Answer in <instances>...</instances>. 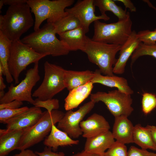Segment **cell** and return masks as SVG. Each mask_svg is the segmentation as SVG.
I'll list each match as a JSON object with an SVG mask.
<instances>
[{
	"instance_id": "4316f807",
	"label": "cell",
	"mask_w": 156,
	"mask_h": 156,
	"mask_svg": "<svg viewBox=\"0 0 156 156\" xmlns=\"http://www.w3.org/2000/svg\"><path fill=\"white\" fill-rule=\"evenodd\" d=\"M56 34L71 30L81 26L79 20L74 16L67 14L53 24Z\"/></svg>"
},
{
	"instance_id": "f546056e",
	"label": "cell",
	"mask_w": 156,
	"mask_h": 156,
	"mask_svg": "<svg viewBox=\"0 0 156 156\" xmlns=\"http://www.w3.org/2000/svg\"><path fill=\"white\" fill-rule=\"evenodd\" d=\"M142 107L144 114L150 113L156 107V95L148 92L144 93L142 98Z\"/></svg>"
},
{
	"instance_id": "d4e9b609",
	"label": "cell",
	"mask_w": 156,
	"mask_h": 156,
	"mask_svg": "<svg viewBox=\"0 0 156 156\" xmlns=\"http://www.w3.org/2000/svg\"><path fill=\"white\" fill-rule=\"evenodd\" d=\"M12 41L0 31V63L3 68V75L5 77L7 82L10 83L13 81L8 67L10 49Z\"/></svg>"
},
{
	"instance_id": "4fadbf2b",
	"label": "cell",
	"mask_w": 156,
	"mask_h": 156,
	"mask_svg": "<svg viewBox=\"0 0 156 156\" xmlns=\"http://www.w3.org/2000/svg\"><path fill=\"white\" fill-rule=\"evenodd\" d=\"M40 108L35 106L29 108L26 111L8 122L7 130L28 129L34 125L42 116Z\"/></svg>"
},
{
	"instance_id": "8992f818",
	"label": "cell",
	"mask_w": 156,
	"mask_h": 156,
	"mask_svg": "<svg viewBox=\"0 0 156 156\" xmlns=\"http://www.w3.org/2000/svg\"><path fill=\"white\" fill-rule=\"evenodd\" d=\"M64 114L58 109L43 112L38 122L24 133L17 150L21 151L28 149L44 140L50 133L53 126L58 123Z\"/></svg>"
},
{
	"instance_id": "2e32d148",
	"label": "cell",
	"mask_w": 156,
	"mask_h": 156,
	"mask_svg": "<svg viewBox=\"0 0 156 156\" xmlns=\"http://www.w3.org/2000/svg\"><path fill=\"white\" fill-rule=\"evenodd\" d=\"M112 132L109 131L96 136L86 139L84 150L91 153L104 156L106 150L115 142Z\"/></svg>"
},
{
	"instance_id": "9a60e30c",
	"label": "cell",
	"mask_w": 156,
	"mask_h": 156,
	"mask_svg": "<svg viewBox=\"0 0 156 156\" xmlns=\"http://www.w3.org/2000/svg\"><path fill=\"white\" fill-rule=\"evenodd\" d=\"M137 34L135 31L133 30L128 39L121 46L119 56L113 67L114 73L122 74L124 73L128 60L141 42Z\"/></svg>"
},
{
	"instance_id": "44dd1931",
	"label": "cell",
	"mask_w": 156,
	"mask_h": 156,
	"mask_svg": "<svg viewBox=\"0 0 156 156\" xmlns=\"http://www.w3.org/2000/svg\"><path fill=\"white\" fill-rule=\"evenodd\" d=\"M79 143V140H73L55 125L53 126L49 134L45 138L43 142L45 146L51 148L54 152L59 146L76 145Z\"/></svg>"
},
{
	"instance_id": "e0dca14e",
	"label": "cell",
	"mask_w": 156,
	"mask_h": 156,
	"mask_svg": "<svg viewBox=\"0 0 156 156\" xmlns=\"http://www.w3.org/2000/svg\"><path fill=\"white\" fill-rule=\"evenodd\" d=\"M134 128L128 117L121 115L115 117L112 133L116 141L125 144L133 143Z\"/></svg>"
},
{
	"instance_id": "b9f144b4",
	"label": "cell",
	"mask_w": 156,
	"mask_h": 156,
	"mask_svg": "<svg viewBox=\"0 0 156 156\" xmlns=\"http://www.w3.org/2000/svg\"><path fill=\"white\" fill-rule=\"evenodd\" d=\"M6 87L2 76H0V90L3 91Z\"/></svg>"
},
{
	"instance_id": "ee69618b",
	"label": "cell",
	"mask_w": 156,
	"mask_h": 156,
	"mask_svg": "<svg viewBox=\"0 0 156 156\" xmlns=\"http://www.w3.org/2000/svg\"><path fill=\"white\" fill-rule=\"evenodd\" d=\"M144 1H145V2H146L148 5L151 8H152L154 9L155 10H156V8H155L154 6L152 4V3L149 1L147 0H144Z\"/></svg>"
},
{
	"instance_id": "ba28073f",
	"label": "cell",
	"mask_w": 156,
	"mask_h": 156,
	"mask_svg": "<svg viewBox=\"0 0 156 156\" xmlns=\"http://www.w3.org/2000/svg\"><path fill=\"white\" fill-rule=\"evenodd\" d=\"M44 76L32 96L41 101L53 99L66 88L64 82L65 69L59 66L46 61L44 64Z\"/></svg>"
},
{
	"instance_id": "484cf974",
	"label": "cell",
	"mask_w": 156,
	"mask_h": 156,
	"mask_svg": "<svg viewBox=\"0 0 156 156\" xmlns=\"http://www.w3.org/2000/svg\"><path fill=\"white\" fill-rule=\"evenodd\" d=\"M94 4L99 8L101 14H105L106 11H110L118 18L119 21L125 19L130 15L126 9L124 10L117 5L114 0H94Z\"/></svg>"
},
{
	"instance_id": "6da1fadb",
	"label": "cell",
	"mask_w": 156,
	"mask_h": 156,
	"mask_svg": "<svg viewBox=\"0 0 156 156\" xmlns=\"http://www.w3.org/2000/svg\"><path fill=\"white\" fill-rule=\"evenodd\" d=\"M53 23H47L21 40L37 53L46 56L57 57L70 51L66 44L56 37Z\"/></svg>"
},
{
	"instance_id": "83f0119b",
	"label": "cell",
	"mask_w": 156,
	"mask_h": 156,
	"mask_svg": "<svg viewBox=\"0 0 156 156\" xmlns=\"http://www.w3.org/2000/svg\"><path fill=\"white\" fill-rule=\"evenodd\" d=\"M144 55L151 56L156 59V43L147 45L141 42L131 57V66L139 58Z\"/></svg>"
},
{
	"instance_id": "60d3db41",
	"label": "cell",
	"mask_w": 156,
	"mask_h": 156,
	"mask_svg": "<svg viewBox=\"0 0 156 156\" xmlns=\"http://www.w3.org/2000/svg\"><path fill=\"white\" fill-rule=\"evenodd\" d=\"M71 156H99L95 154L88 153L84 150L81 152H78Z\"/></svg>"
},
{
	"instance_id": "f35d334b",
	"label": "cell",
	"mask_w": 156,
	"mask_h": 156,
	"mask_svg": "<svg viewBox=\"0 0 156 156\" xmlns=\"http://www.w3.org/2000/svg\"><path fill=\"white\" fill-rule=\"evenodd\" d=\"M27 0H3L4 4L10 6L26 3Z\"/></svg>"
},
{
	"instance_id": "7a4b0ae2",
	"label": "cell",
	"mask_w": 156,
	"mask_h": 156,
	"mask_svg": "<svg viewBox=\"0 0 156 156\" xmlns=\"http://www.w3.org/2000/svg\"><path fill=\"white\" fill-rule=\"evenodd\" d=\"M31 9L26 3L9 6L4 15H0V31L13 42L34 25Z\"/></svg>"
},
{
	"instance_id": "d6a6232c",
	"label": "cell",
	"mask_w": 156,
	"mask_h": 156,
	"mask_svg": "<svg viewBox=\"0 0 156 156\" xmlns=\"http://www.w3.org/2000/svg\"><path fill=\"white\" fill-rule=\"evenodd\" d=\"M33 105L34 106L46 109L49 112L54 110L58 109L60 107L59 101L56 99H52L45 101H41L36 98Z\"/></svg>"
},
{
	"instance_id": "836d02e7",
	"label": "cell",
	"mask_w": 156,
	"mask_h": 156,
	"mask_svg": "<svg viewBox=\"0 0 156 156\" xmlns=\"http://www.w3.org/2000/svg\"><path fill=\"white\" fill-rule=\"evenodd\" d=\"M127 156H156V153L131 146L128 151Z\"/></svg>"
},
{
	"instance_id": "bcb514c9",
	"label": "cell",
	"mask_w": 156,
	"mask_h": 156,
	"mask_svg": "<svg viewBox=\"0 0 156 156\" xmlns=\"http://www.w3.org/2000/svg\"><path fill=\"white\" fill-rule=\"evenodd\" d=\"M4 5L3 0H1L0 1V10H1L2 8L3 5Z\"/></svg>"
},
{
	"instance_id": "ac0fdd59",
	"label": "cell",
	"mask_w": 156,
	"mask_h": 156,
	"mask_svg": "<svg viewBox=\"0 0 156 156\" xmlns=\"http://www.w3.org/2000/svg\"><path fill=\"white\" fill-rule=\"evenodd\" d=\"M27 129L8 131L0 129V156H7L11 151L17 150L22 137Z\"/></svg>"
},
{
	"instance_id": "603a6c76",
	"label": "cell",
	"mask_w": 156,
	"mask_h": 156,
	"mask_svg": "<svg viewBox=\"0 0 156 156\" xmlns=\"http://www.w3.org/2000/svg\"><path fill=\"white\" fill-rule=\"evenodd\" d=\"M94 75V72L90 70L76 71L65 70L64 82L65 87L70 91L91 81Z\"/></svg>"
},
{
	"instance_id": "7c38bea8",
	"label": "cell",
	"mask_w": 156,
	"mask_h": 156,
	"mask_svg": "<svg viewBox=\"0 0 156 156\" xmlns=\"http://www.w3.org/2000/svg\"><path fill=\"white\" fill-rule=\"evenodd\" d=\"M95 7L94 0H79L73 7L66 8L65 11L79 20L87 33L89 31L90 25L92 22L101 19L107 21L110 19V17L106 14L96 15L95 13Z\"/></svg>"
},
{
	"instance_id": "7402d4cb",
	"label": "cell",
	"mask_w": 156,
	"mask_h": 156,
	"mask_svg": "<svg viewBox=\"0 0 156 156\" xmlns=\"http://www.w3.org/2000/svg\"><path fill=\"white\" fill-rule=\"evenodd\" d=\"M93 84L90 81L69 91L64 99L65 110L67 111L77 107L90 94Z\"/></svg>"
},
{
	"instance_id": "ffe728a7",
	"label": "cell",
	"mask_w": 156,
	"mask_h": 156,
	"mask_svg": "<svg viewBox=\"0 0 156 156\" xmlns=\"http://www.w3.org/2000/svg\"><path fill=\"white\" fill-rule=\"evenodd\" d=\"M94 72V76L91 81L93 84L98 83L108 87L115 88L130 95L133 93V90L129 86L127 80L125 78L114 75H103L99 69H96Z\"/></svg>"
},
{
	"instance_id": "52a82bcc",
	"label": "cell",
	"mask_w": 156,
	"mask_h": 156,
	"mask_svg": "<svg viewBox=\"0 0 156 156\" xmlns=\"http://www.w3.org/2000/svg\"><path fill=\"white\" fill-rule=\"evenodd\" d=\"M45 55L39 54L20 40L12 42L8 62L10 72L14 80L15 84L19 82L21 73L29 64L38 62Z\"/></svg>"
},
{
	"instance_id": "e575fe53",
	"label": "cell",
	"mask_w": 156,
	"mask_h": 156,
	"mask_svg": "<svg viewBox=\"0 0 156 156\" xmlns=\"http://www.w3.org/2000/svg\"><path fill=\"white\" fill-rule=\"evenodd\" d=\"M35 153L38 156H65L63 152H55L53 151L51 148L45 146L44 150L41 152L35 151Z\"/></svg>"
},
{
	"instance_id": "8fae6325",
	"label": "cell",
	"mask_w": 156,
	"mask_h": 156,
	"mask_svg": "<svg viewBox=\"0 0 156 156\" xmlns=\"http://www.w3.org/2000/svg\"><path fill=\"white\" fill-rule=\"evenodd\" d=\"M95 103L90 101L75 111L72 110L67 111L58 123L57 127L66 133L71 138H78L82 134L80 123L93 109Z\"/></svg>"
},
{
	"instance_id": "277c9868",
	"label": "cell",
	"mask_w": 156,
	"mask_h": 156,
	"mask_svg": "<svg viewBox=\"0 0 156 156\" xmlns=\"http://www.w3.org/2000/svg\"><path fill=\"white\" fill-rule=\"evenodd\" d=\"M74 0H28L27 3L35 17L34 31L40 28L42 23L47 20V23L54 24L67 13L65 9L72 5Z\"/></svg>"
},
{
	"instance_id": "4dcf8cb0",
	"label": "cell",
	"mask_w": 156,
	"mask_h": 156,
	"mask_svg": "<svg viewBox=\"0 0 156 156\" xmlns=\"http://www.w3.org/2000/svg\"><path fill=\"white\" fill-rule=\"evenodd\" d=\"M127 152L125 144L116 141L105 152L104 156H127Z\"/></svg>"
},
{
	"instance_id": "74e56055",
	"label": "cell",
	"mask_w": 156,
	"mask_h": 156,
	"mask_svg": "<svg viewBox=\"0 0 156 156\" xmlns=\"http://www.w3.org/2000/svg\"><path fill=\"white\" fill-rule=\"evenodd\" d=\"M13 156H38L33 151L27 149L22 151L17 154H14Z\"/></svg>"
},
{
	"instance_id": "ab89813d",
	"label": "cell",
	"mask_w": 156,
	"mask_h": 156,
	"mask_svg": "<svg viewBox=\"0 0 156 156\" xmlns=\"http://www.w3.org/2000/svg\"><path fill=\"white\" fill-rule=\"evenodd\" d=\"M146 126L150 130L153 141L156 145V127L149 125Z\"/></svg>"
},
{
	"instance_id": "cb8c5ba5",
	"label": "cell",
	"mask_w": 156,
	"mask_h": 156,
	"mask_svg": "<svg viewBox=\"0 0 156 156\" xmlns=\"http://www.w3.org/2000/svg\"><path fill=\"white\" fill-rule=\"evenodd\" d=\"M133 139V143L141 148L156 151V145L153 140L151 131L146 126L143 127L140 124L134 126Z\"/></svg>"
},
{
	"instance_id": "d6986e66",
	"label": "cell",
	"mask_w": 156,
	"mask_h": 156,
	"mask_svg": "<svg viewBox=\"0 0 156 156\" xmlns=\"http://www.w3.org/2000/svg\"><path fill=\"white\" fill-rule=\"evenodd\" d=\"M84 28L81 25L71 30L58 34L60 39L65 43L70 51L81 50L87 41L88 36Z\"/></svg>"
},
{
	"instance_id": "1f68e13d",
	"label": "cell",
	"mask_w": 156,
	"mask_h": 156,
	"mask_svg": "<svg viewBox=\"0 0 156 156\" xmlns=\"http://www.w3.org/2000/svg\"><path fill=\"white\" fill-rule=\"evenodd\" d=\"M137 36L141 42L151 45L156 43V28L154 31L141 30L137 33Z\"/></svg>"
},
{
	"instance_id": "9c48e42d",
	"label": "cell",
	"mask_w": 156,
	"mask_h": 156,
	"mask_svg": "<svg viewBox=\"0 0 156 156\" xmlns=\"http://www.w3.org/2000/svg\"><path fill=\"white\" fill-rule=\"evenodd\" d=\"M90 99L95 103L103 102L114 117L121 115L128 117L133 110L131 95L118 89L108 92L99 91L92 93Z\"/></svg>"
},
{
	"instance_id": "d590c367",
	"label": "cell",
	"mask_w": 156,
	"mask_h": 156,
	"mask_svg": "<svg viewBox=\"0 0 156 156\" xmlns=\"http://www.w3.org/2000/svg\"><path fill=\"white\" fill-rule=\"evenodd\" d=\"M23 105V102L15 100L8 103L0 104V109H17L20 108Z\"/></svg>"
},
{
	"instance_id": "f1b7e54d",
	"label": "cell",
	"mask_w": 156,
	"mask_h": 156,
	"mask_svg": "<svg viewBox=\"0 0 156 156\" xmlns=\"http://www.w3.org/2000/svg\"><path fill=\"white\" fill-rule=\"evenodd\" d=\"M29 108L25 106L16 109H0V122L6 124L8 121L27 111Z\"/></svg>"
},
{
	"instance_id": "5bb4252c",
	"label": "cell",
	"mask_w": 156,
	"mask_h": 156,
	"mask_svg": "<svg viewBox=\"0 0 156 156\" xmlns=\"http://www.w3.org/2000/svg\"><path fill=\"white\" fill-rule=\"evenodd\" d=\"M82 136L86 139L95 137L109 131V122L102 116L94 113L80 124Z\"/></svg>"
},
{
	"instance_id": "5b68a950",
	"label": "cell",
	"mask_w": 156,
	"mask_h": 156,
	"mask_svg": "<svg viewBox=\"0 0 156 156\" xmlns=\"http://www.w3.org/2000/svg\"><path fill=\"white\" fill-rule=\"evenodd\" d=\"M132 25L130 15L125 19L110 23L97 20L94 22V34L91 39L95 41L122 46L131 34Z\"/></svg>"
},
{
	"instance_id": "3957f363",
	"label": "cell",
	"mask_w": 156,
	"mask_h": 156,
	"mask_svg": "<svg viewBox=\"0 0 156 156\" xmlns=\"http://www.w3.org/2000/svg\"><path fill=\"white\" fill-rule=\"evenodd\" d=\"M121 46L94 41L87 37L86 44L81 50L87 55L90 62L96 65L104 75H114L113 66L117 59L116 55Z\"/></svg>"
},
{
	"instance_id": "7bdbcfd3",
	"label": "cell",
	"mask_w": 156,
	"mask_h": 156,
	"mask_svg": "<svg viewBox=\"0 0 156 156\" xmlns=\"http://www.w3.org/2000/svg\"><path fill=\"white\" fill-rule=\"evenodd\" d=\"M4 70L1 64L0 63V76H2L4 74Z\"/></svg>"
},
{
	"instance_id": "7dc6e473",
	"label": "cell",
	"mask_w": 156,
	"mask_h": 156,
	"mask_svg": "<svg viewBox=\"0 0 156 156\" xmlns=\"http://www.w3.org/2000/svg\"></svg>"
},
{
	"instance_id": "f6af8a7d",
	"label": "cell",
	"mask_w": 156,
	"mask_h": 156,
	"mask_svg": "<svg viewBox=\"0 0 156 156\" xmlns=\"http://www.w3.org/2000/svg\"><path fill=\"white\" fill-rule=\"evenodd\" d=\"M4 90L0 91V99L3 98L5 94Z\"/></svg>"
},
{
	"instance_id": "8d00e7d4",
	"label": "cell",
	"mask_w": 156,
	"mask_h": 156,
	"mask_svg": "<svg viewBox=\"0 0 156 156\" xmlns=\"http://www.w3.org/2000/svg\"><path fill=\"white\" fill-rule=\"evenodd\" d=\"M115 1L122 3L125 6L126 9L129 8L131 12H135L136 11V7L131 0H116Z\"/></svg>"
},
{
	"instance_id": "30bf717a",
	"label": "cell",
	"mask_w": 156,
	"mask_h": 156,
	"mask_svg": "<svg viewBox=\"0 0 156 156\" xmlns=\"http://www.w3.org/2000/svg\"><path fill=\"white\" fill-rule=\"evenodd\" d=\"M40 79L38 62L27 71L25 78L19 84L15 86L13 84L10 85L4 96L0 99V104L17 100L27 101L33 105L35 100L32 97V90Z\"/></svg>"
}]
</instances>
